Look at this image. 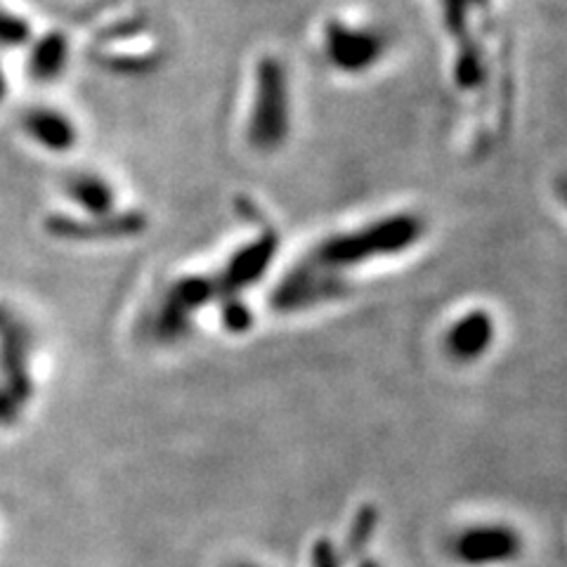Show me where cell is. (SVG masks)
Listing matches in <instances>:
<instances>
[{
  "instance_id": "d6986e66",
  "label": "cell",
  "mask_w": 567,
  "mask_h": 567,
  "mask_svg": "<svg viewBox=\"0 0 567 567\" xmlns=\"http://www.w3.org/2000/svg\"><path fill=\"white\" fill-rule=\"evenodd\" d=\"M471 6L473 8H485V6H489V0H471Z\"/></svg>"
},
{
  "instance_id": "ffe728a7",
  "label": "cell",
  "mask_w": 567,
  "mask_h": 567,
  "mask_svg": "<svg viewBox=\"0 0 567 567\" xmlns=\"http://www.w3.org/2000/svg\"><path fill=\"white\" fill-rule=\"evenodd\" d=\"M233 567H262V565H256V563H237Z\"/></svg>"
},
{
  "instance_id": "5bb4252c",
  "label": "cell",
  "mask_w": 567,
  "mask_h": 567,
  "mask_svg": "<svg viewBox=\"0 0 567 567\" xmlns=\"http://www.w3.org/2000/svg\"><path fill=\"white\" fill-rule=\"evenodd\" d=\"M220 322L229 333H244L254 327V310L246 303L244 296H225L218 300Z\"/></svg>"
},
{
  "instance_id": "ba28073f",
  "label": "cell",
  "mask_w": 567,
  "mask_h": 567,
  "mask_svg": "<svg viewBox=\"0 0 567 567\" xmlns=\"http://www.w3.org/2000/svg\"><path fill=\"white\" fill-rule=\"evenodd\" d=\"M48 229L60 239L71 241H102L131 239L147 229V216L140 210H114L106 216H55L48 220Z\"/></svg>"
},
{
  "instance_id": "7a4b0ae2",
  "label": "cell",
  "mask_w": 567,
  "mask_h": 567,
  "mask_svg": "<svg viewBox=\"0 0 567 567\" xmlns=\"http://www.w3.org/2000/svg\"><path fill=\"white\" fill-rule=\"evenodd\" d=\"M254 102L246 123L248 145L258 152H277L291 135V81L287 64L262 55L254 74Z\"/></svg>"
},
{
  "instance_id": "ac0fdd59",
  "label": "cell",
  "mask_w": 567,
  "mask_h": 567,
  "mask_svg": "<svg viewBox=\"0 0 567 567\" xmlns=\"http://www.w3.org/2000/svg\"><path fill=\"white\" fill-rule=\"evenodd\" d=\"M6 97H8V79L3 74V69H0V104L6 102Z\"/></svg>"
},
{
  "instance_id": "7c38bea8",
  "label": "cell",
  "mask_w": 567,
  "mask_h": 567,
  "mask_svg": "<svg viewBox=\"0 0 567 567\" xmlns=\"http://www.w3.org/2000/svg\"><path fill=\"white\" fill-rule=\"evenodd\" d=\"M71 45L66 33L62 31H48L41 39L33 41L31 55H29V74L39 83H55L69 66Z\"/></svg>"
},
{
  "instance_id": "8fae6325",
  "label": "cell",
  "mask_w": 567,
  "mask_h": 567,
  "mask_svg": "<svg viewBox=\"0 0 567 567\" xmlns=\"http://www.w3.org/2000/svg\"><path fill=\"white\" fill-rule=\"evenodd\" d=\"M64 194L69 202L74 204L81 216H106V213H114L116 208V189L100 173L81 171L66 177Z\"/></svg>"
},
{
  "instance_id": "9c48e42d",
  "label": "cell",
  "mask_w": 567,
  "mask_h": 567,
  "mask_svg": "<svg viewBox=\"0 0 567 567\" xmlns=\"http://www.w3.org/2000/svg\"><path fill=\"white\" fill-rule=\"evenodd\" d=\"M496 339V322L485 308L458 315L445 333V350L458 364L483 360Z\"/></svg>"
},
{
  "instance_id": "2e32d148",
  "label": "cell",
  "mask_w": 567,
  "mask_h": 567,
  "mask_svg": "<svg viewBox=\"0 0 567 567\" xmlns=\"http://www.w3.org/2000/svg\"><path fill=\"white\" fill-rule=\"evenodd\" d=\"M471 10H473L471 0H442V20H445L447 31L456 41L468 35Z\"/></svg>"
},
{
  "instance_id": "6da1fadb",
  "label": "cell",
  "mask_w": 567,
  "mask_h": 567,
  "mask_svg": "<svg viewBox=\"0 0 567 567\" xmlns=\"http://www.w3.org/2000/svg\"><path fill=\"white\" fill-rule=\"evenodd\" d=\"M425 235V220L419 213H390V216L371 220L348 233L331 235L319 241L308 254L322 268L348 277L350 270L362 268L367 262L393 258L410 251Z\"/></svg>"
},
{
  "instance_id": "4fadbf2b",
  "label": "cell",
  "mask_w": 567,
  "mask_h": 567,
  "mask_svg": "<svg viewBox=\"0 0 567 567\" xmlns=\"http://www.w3.org/2000/svg\"><path fill=\"white\" fill-rule=\"evenodd\" d=\"M454 81L461 91H477L487 79V64L481 45L471 35L458 39L456 58H454Z\"/></svg>"
},
{
  "instance_id": "e0dca14e",
  "label": "cell",
  "mask_w": 567,
  "mask_h": 567,
  "mask_svg": "<svg viewBox=\"0 0 567 567\" xmlns=\"http://www.w3.org/2000/svg\"><path fill=\"white\" fill-rule=\"evenodd\" d=\"M312 567H343V554L329 539H319L312 548Z\"/></svg>"
},
{
  "instance_id": "8992f818",
  "label": "cell",
  "mask_w": 567,
  "mask_h": 567,
  "mask_svg": "<svg viewBox=\"0 0 567 567\" xmlns=\"http://www.w3.org/2000/svg\"><path fill=\"white\" fill-rule=\"evenodd\" d=\"M523 551L520 532L504 523L471 525L452 542V556L464 567H502L516 563Z\"/></svg>"
},
{
  "instance_id": "9a60e30c",
  "label": "cell",
  "mask_w": 567,
  "mask_h": 567,
  "mask_svg": "<svg viewBox=\"0 0 567 567\" xmlns=\"http://www.w3.org/2000/svg\"><path fill=\"white\" fill-rule=\"evenodd\" d=\"M31 41V24L27 17L17 14L14 10L0 3V45L17 48Z\"/></svg>"
},
{
  "instance_id": "277c9868",
  "label": "cell",
  "mask_w": 567,
  "mask_h": 567,
  "mask_svg": "<svg viewBox=\"0 0 567 567\" xmlns=\"http://www.w3.org/2000/svg\"><path fill=\"white\" fill-rule=\"evenodd\" d=\"M348 277L331 272L306 256L279 279V284L272 289L270 300L272 310L281 315H296L333 303V300H341L348 293Z\"/></svg>"
},
{
  "instance_id": "3957f363",
  "label": "cell",
  "mask_w": 567,
  "mask_h": 567,
  "mask_svg": "<svg viewBox=\"0 0 567 567\" xmlns=\"http://www.w3.org/2000/svg\"><path fill=\"white\" fill-rule=\"evenodd\" d=\"M220 298L223 289L216 275L192 272L173 279L164 296L158 298V306L150 319L152 339L166 346L183 341L192 331L197 315L218 303Z\"/></svg>"
},
{
  "instance_id": "5b68a950",
  "label": "cell",
  "mask_w": 567,
  "mask_h": 567,
  "mask_svg": "<svg viewBox=\"0 0 567 567\" xmlns=\"http://www.w3.org/2000/svg\"><path fill=\"white\" fill-rule=\"evenodd\" d=\"M327 62L346 76H360L374 69L385 55V35L371 27L331 20L324 24Z\"/></svg>"
},
{
  "instance_id": "52a82bcc",
  "label": "cell",
  "mask_w": 567,
  "mask_h": 567,
  "mask_svg": "<svg viewBox=\"0 0 567 567\" xmlns=\"http://www.w3.org/2000/svg\"><path fill=\"white\" fill-rule=\"evenodd\" d=\"M277 251H279V237L272 233V229H262L256 239L239 246L237 251L227 258L225 268L216 272L223 289V298L244 296L248 289L256 287V284L268 275L270 265L277 258Z\"/></svg>"
},
{
  "instance_id": "30bf717a",
  "label": "cell",
  "mask_w": 567,
  "mask_h": 567,
  "mask_svg": "<svg viewBox=\"0 0 567 567\" xmlns=\"http://www.w3.org/2000/svg\"><path fill=\"white\" fill-rule=\"evenodd\" d=\"M22 128L35 147L50 154H66L79 145V126L55 106H31Z\"/></svg>"
}]
</instances>
